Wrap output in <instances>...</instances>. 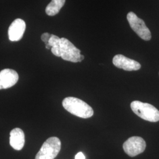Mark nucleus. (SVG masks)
<instances>
[{"label":"nucleus","mask_w":159,"mask_h":159,"mask_svg":"<svg viewBox=\"0 0 159 159\" xmlns=\"http://www.w3.org/2000/svg\"><path fill=\"white\" fill-rule=\"evenodd\" d=\"M63 106L67 111L83 119L91 117L94 111L89 104L75 97H68L63 101Z\"/></svg>","instance_id":"nucleus-1"},{"label":"nucleus","mask_w":159,"mask_h":159,"mask_svg":"<svg viewBox=\"0 0 159 159\" xmlns=\"http://www.w3.org/2000/svg\"><path fill=\"white\" fill-rule=\"evenodd\" d=\"M132 111L139 117L150 122L159 121V111L154 106L148 103L134 101L131 103Z\"/></svg>","instance_id":"nucleus-2"},{"label":"nucleus","mask_w":159,"mask_h":159,"mask_svg":"<svg viewBox=\"0 0 159 159\" xmlns=\"http://www.w3.org/2000/svg\"><path fill=\"white\" fill-rule=\"evenodd\" d=\"M61 146V141L58 137H50L43 143L35 159H54L59 153Z\"/></svg>","instance_id":"nucleus-3"},{"label":"nucleus","mask_w":159,"mask_h":159,"mask_svg":"<svg viewBox=\"0 0 159 159\" xmlns=\"http://www.w3.org/2000/svg\"><path fill=\"white\" fill-rule=\"evenodd\" d=\"M127 19L132 29L142 39L149 41L152 38L151 32L148 29L144 21L139 18L133 12H129L127 14Z\"/></svg>","instance_id":"nucleus-4"},{"label":"nucleus","mask_w":159,"mask_h":159,"mask_svg":"<svg viewBox=\"0 0 159 159\" xmlns=\"http://www.w3.org/2000/svg\"><path fill=\"white\" fill-rule=\"evenodd\" d=\"M81 51L66 38L60 40L61 57L63 60L73 63L79 62Z\"/></svg>","instance_id":"nucleus-5"},{"label":"nucleus","mask_w":159,"mask_h":159,"mask_svg":"<svg viewBox=\"0 0 159 159\" xmlns=\"http://www.w3.org/2000/svg\"><path fill=\"white\" fill-rule=\"evenodd\" d=\"M146 144L140 137H130L124 143L123 148L125 153L130 157H135L145 150Z\"/></svg>","instance_id":"nucleus-6"},{"label":"nucleus","mask_w":159,"mask_h":159,"mask_svg":"<svg viewBox=\"0 0 159 159\" xmlns=\"http://www.w3.org/2000/svg\"><path fill=\"white\" fill-rule=\"evenodd\" d=\"M114 65L125 71H137L141 68V64L136 61L129 58L121 54H117L113 59Z\"/></svg>","instance_id":"nucleus-7"},{"label":"nucleus","mask_w":159,"mask_h":159,"mask_svg":"<svg viewBox=\"0 0 159 159\" xmlns=\"http://www.w3.org/2000/svg\"><path fill=\"white\" fill-rule=\"evenodd\" d=\"M19 79L18 74L14 70L6 68L0 72V90L7 89L15 85Z\"/></svg>","instance_id":"nucleus-8"},{"label":"nucleus","mask_w":159,"mask_h":159,"mask_svg":"<svg viewBox=\"0 0 159 159\" xmlns=\"http://www.w3.org/2000/svg\"><path fill=\"white\" fill-rule=\"evenodd\" d=\"M26 28L25 21L20 18L15 20L8 29V37L11 41H18L22 39Z\"/></svg>","instance_id":"nucleus-9"},{"label":"nucleus","mask_w":159,"mask_h":159,"mask_svg":"<svg viewBox=\"0 0 159 159\" xmlns=\"http://www.w3.org/2000/svg\"><path fill=\"white\" fill-rule=\"evenodd\" d=\"M25 143L24 133L21 129L16 128L10 132V144L16 150H21Z\"/></svg>","instance_id":"nucleus-10"},{"label":"nucleus","mask_w":159,"mask_h":159,"mask_svg":"<svg viewBox=\"0 0 159 159\" xmlns=\"http://www.w3.org/2000/svg\"><path fill=\"white\" fill-rule=\"evenodd\" d=\"M66 2V0H51L46 8V14L49 16L57 14Z\"/></svg>","instance_id":"nucleus-11"},{"label":"nucleus","mask_w":159,"mask_h":159,"mask_svg":"<svg viewBox=\"0 0 159 159\" xmlns=\"http://www.w3.org/2000/svg\"><path fill=\"white\" fill-rule=\"evenodd\" d=\"M60 40L61 39L58 36L52 34L48 41V45L51 47L52 53L57 57H61Z\"/></svg>","instance_id":"nucleus-12"},{"label":"nucleus","mask_w":159,"mask_h":159,"mask_svg":"<svg viewBox=\"0 0 159 159\" xmlns=\"http://www.w3.org/2000/svg\"><path fill=\"white\" fill-rule=\"evenodd\" d=\"M51 35L52 34H49L48 33H45L42 34L41 37V40L46 44V48L48 50H50L51 48V47L48 45V41L51 37Z\"/></svg>","instance_id":"nucleus-13"},{"label":"nucleus","mask_w":159,"mask_h":159,"mask_svg":"<svg viewBox=\"0 0 159 159\" xmlns=\"http://www.w3.org/2000/svg\"><path fill=\"white\" fill-rule=\"evenodd\" d=\"M75 159H85V156L82 152H79L75 155Z\"/></svg>","instance_id":"nucleus-14"},{"label":"nucleus","mask_w":159,"mask_h":159,"mask_svg":"<svg viewBox=\"0 0 159 159\" xmlns=\"http://www.w3.org/2000/svg\"><path fill=\"white\" fill-rule=\"evenodd\" d=\"M84 59V56L83 55H81L80 58L79 62H81Z\"/></svg>","instance_id":"nucleus-15"}]
</instances>
